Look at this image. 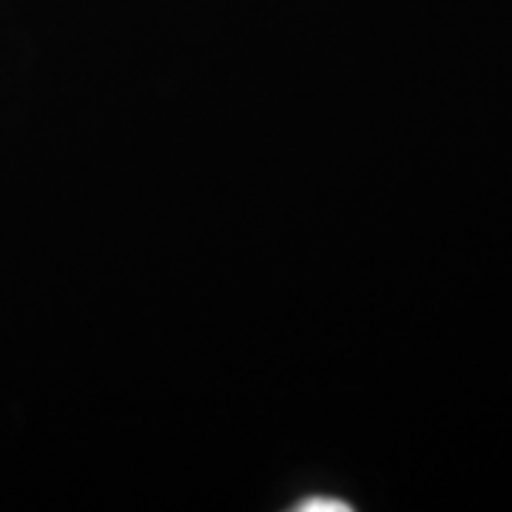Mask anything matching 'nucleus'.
Listing matches in <instances>:
<instances>
[{
    "label": "nucleus",
    "instance_id": "f257e3e1",
    "mask_svg": "<svg viewBox=\"0 0 512 512\" xmlns=\"http://www.w3.org/2000/svg\"><path fill=\"white\" fill-rule=\"evenodd\" d=\"M299 512H353L350 504L345 501H336V498H308V501H302Z\"/></svg>",
    "mask_w": 512,
    "mask_h": 512
}]
</instances>
